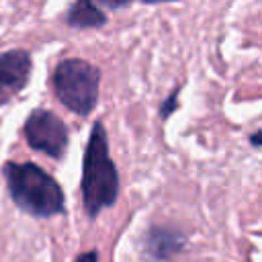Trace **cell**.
<instances>
[{"label": "cell", "mask_w": 262, "mask_h": 262, "mask_svg": "<svg viewBox=\"0 0 262 262\" xmlns=\"http://www.w3.org/2000/svg\"><path fill=\"white\" fill-rule=\"evenodd\" d=\"M80 192L88 219H96L100 211L113 207L121 192L119 170L115 160L111 158L108 135L100 119L92 123L90 137L84 149Z\"/></svg>", "instance_id": "1"}, {"label": "cell", "mask_w": 262, "mask_h": 262, "mask_svg": "<svg viewBox=\"0 0 262 262\" xmlns=\"http://www.w3.org/2000/svg\"><path fill=\"white\" fill-rule=\"evenodd\" d=\"M2 176L10 201L35 219H49L66 213V194L61 184L35 162L8 160Z\"/></svg>", "instance_id": "2"}, {"label": "cell", "mask_w": 262, "mask_h": 262, "mask_svg": "<svg viewBox=\"0 0 262 262\" xmlns=\"http://www.w3.org/2000/svg\"><path fill=\"white\" fill-rule=\"evenodd\" d=\"M102 72L82 57H66L51 72V88L55 98L74 115L88 117L100 94Z\"/></svg>", "instance_id": "3"}, {"label": "cell", "mask_w": 262, "mask_h": 262, "mask_svg": "<svg viewBox=\"0 0 262 262\" xmlns=\"http://www.w3.org/2000/svg\"><path fill=\"white\" fill-rule=\"evenodd\" d=\"M23 135L31 149L45 154L53 160H61L70 145V127L66 121L49 108H33L25 123Z\"/></svg>", "instance_id": "4"}, {"label": "cell", "mask_w": 262, "mask_h": 262, "mask_svg": "<svg viewBox=\"0 0 262 262\" xmlns=\"http://www.w3.org/2000/svg\"><path fill=\"white\" fill-rule=\"evenodd\" d=\"M33 55L29 49L14 47L0 53V106L12 102L31 82Z\"/></svg>", "instance_id": "5"}, {"label": "cell", "mask_w": 262, "mask_h": 262, "mask_svg": "<svg viewBox=\"0 0 262 262\" xmlns=\"http://www.w3.org/2000/svg\"><path fill=\"white\" fill-rule=\"evenodd\" d=\"M186 246V235L178 227L149 225L141 235V256L147 262H166Z\"/></svg>", "instance_id": "6"}, {"label": "cell", "mask_w": 262, "mask_h": 262, "mask_svg": "<svg viewBox=\"0 0 262 262\" xmlns=\"http://www.w3.org/2000/svg\"><path fill=\"white\" fill-rule=\"evenodd\" d=\"M63 20L68 27L86 31V29H102L108 23V14L90 0H78L68 6Z\"/></svg>", "instance_id": "7"}, {"label": "cell", "mask_w": 262, "mask_h": 262, "mask_svg": "<svg viewBox=\"0 0 262 262\" xmlns=\"http://www.w3.org/2000/svg\"><path fill=\"white\" fill-rule=\"evenodd\" d=\"M178 94H180V86H176L162 102H160V106H158V115H160V119L162 121H166V119H170L178 108H180V100H178Z\"/></svg>", "instance_id": "8"}, {"label": "cell", "mask_w": 262, "mask_h": 262, "mask_svg": "<svg viewBox=\"0 0 262 262\" xmlns=\"http://www.w3.org/2000/svg\"><path fill=\"white\" fill-rule=\"evenodd\" d=\"M74 262H98V252L96 250H86L74 258Z\"/></svg>", "instance_id": "9"}, {"label": "cell", "mask_w": 262, "mask_h": 262, "mask_svg": "<svg viewBox=\"0 0 262 262\" xmlns=\"http://www.w3.org/2000/svg\"><path fill=\"white\" fill-rule=\"evenodd\" d=\"M100 8H108V10H119V8H127L129 2H100Z\"/></svg>", "instance_id": "10"}, {"label": "cell", "mask_w": 262, "mask_h": 262, "mask_svg": "<svg viewBox=\"0 0 262 262\" xmlns=\"http://www.w3.org/2000/svg\"><path fill=\"white\" fill-rule=\"evenodd\" d=\"M260 137H262V131H260V129H256V131H254V133L250 135V143H252L254 147H260V145H262Z\"/></svg>", "instance_id": "11"}]
</instances>
